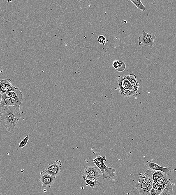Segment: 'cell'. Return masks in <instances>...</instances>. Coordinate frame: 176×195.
<instances>
[{"mask_svg": "<svg viewBox=\"0 0 176 195\" xmlns=\"http://www.w3.org/2000/svg\"><path fill=\"white\" fill-rule=\"evenodd\" d=\"M82 178L83 179V180L85 181L86 185L90 186L91 189H92V190L99 187L100 184H101L100 182L98 180L95 181H92L87 180V179H86L83 176H82Z\"/></svg>", "mask_w": 176, "mask_h": 195, "instance_id": "obj_17", "label": "cell"}, {"mask_svg": "<svg viewBox=\"0 0 176 195\" xmlns=\"http://www.w3.org/2000/svg\"><path fill=\"white\" fill-rule=\"evenodd\" d=\"M30 139V137L29 135H27L25 138L23 139L22 141L20 142L19 144V146L17 149H20L23 148L25 147L27 145L28 141Z\"/></svg>", "mask_w": 176, "mask_h": 195, "instance_id": "obj_19", "label": "cell"}, {"mask_svg": "<svg viewBox=\"0 0 176 195\" xmlns=\"http://www.w3.org/2000/svg\"><path fill=\"white\" fill-rule=\"evenodd\" d=\"M161 191L158 190L157 188L153 187L147 195H159Z\"/></svg>", "mask_w": 176, "mask_h": 195, "instance_id": "obj_22", "label": "cell"}, {"mask_svg": "<svg viewBox=\"0 0 176 195\" xmlns=\"http://www.w3.org/2000/svg\"><path fill=\"white\" fill-rule=\"evenodd\" d=\"M166 174L163 173V172L160 171H155L153 174L152 175V180H153V181H155L157 180V179L159 178V177L163 176Z\"/></svg>", "mask_w": 176, "mask_h": 195, "instance_id": "obj_20", "label": "cell"}, {"mask_svg": "<svg viewBox=\"0 0 176 195\" xmlns=\"http://www.w3.org/2000/svg\"><path fill=\"white\" fill-rule=\"evenodd\" d=\"M12 80L10 79L6 78L5 79L2 80L1 82L5 86L7 92H13L15 91L17 88L12 85L11 83Z\"/></svg>", "mask_w": 176, "mask_h": 195, "instance_id": "obj_14", "label": "cell"}, {"mask_svg": "<svg viewBox=\"0 0 176 195\" xmlns=\"http://www.w3.org/2000/svg\"><path fill=\"white\" fill-rule=\"evenodd\" d=\"M55 177L49 175L45 171L40 172L39 181L43 187L50 189L55 182Z\"/></svg>", "mask_w": 176, "mask_h": 195, "instance_id": "obj_7", "label": "cell"}, {"mask_svg": "<svg viewBox=\"0 0 176 195\" xmlns=\"http://www.w3.org/2000/svg\"><path fill=\"white\" fill-rule=\"evenodd\" d=\"M7 92V91L6 90V87L0 81V92H1V94L3 95V94H6Z\"/></svg>", "mask_w": 176, "mask_h": 195, "instance_id": "obj_26", "label": "cell"}, {"mask_svg": "<svg viewBox=\"0 0 176 195\" xmlns=\"http://www.w3.org/2000/svg\"><path fill=\"white\" fill-rule=\"evenodd\" d=\"M167 184L163 183H158L157 186L156 188H157L158 190L162 191L164 190V189H165V187H166Z\"/></svg>", "mask_w": 176, "mask_h": 195, "instance_id": "obj_25", "label": "cell"}, {"mask_svg": "<svg viewBox=\"0 0 176 195\" xmlns=\"http://www.w3.org/2000/svg\"><path fill=\"white\" fill-rule=\"evenodd\" d=\"M93 161L101 170L103 175V180L111 179L114 176L116 173V170L113 168L109 167L105 164L104 162L107 161L106 157L105 156L103 157L98 156Z\"/></svg>", "mask_w": 176, "mask_h": 195, "instance_id": "obj_3", "label": "cell"}, {"mask_svg": "<svg viewBox=\"0 0 176 195\" xmlns=\"http://www.w3.org/2000/svg\"><path fill=\"white\" fill-rule=\"evenodd\" d=\"M106 37L105 36H98V43L101 44L103 45H104L105 44H106Z\"/></svg>", "mask_w": 176, "mask_h": 195, "instance_id": "obj_23", "label": "cell"}, {"mask_svg": "<svg viewBox=\"0 0 176 195\" xmlns=\"http://www.w3.org/2000/svg\"><path fill=\"white\" fill-rule=\"evenodd\" d=\"M156 36L153 33H148L143 31V33L140 35L138 38L139 45L140 46L149 47L153 49L156 47L155 40Z\"/></svg>", "mask_w": 176, "mask_h": 195, "instance_id": "obj_4", "label": "cell"}, {"mask_svg": "<svg viewBox=\"0 0 176 195\" xmlns=\"http://www.w3.org/2000/svg\"><path fill=\"white\" fill-rule=\"evenodd\" d=\"M22 115H18L9 119L3 125L9 132H12L15 129V126L21 118Z\"/></svg>", "mask_w": 176, "mask_h": 195, "instance_id": "obj_9", "label": "cell"}, {"mask_svg": "<svg viewBox=\"0 0 176 195\" xmlns=\"http://www.w3.org/2000/svg\"><path fill=\"white\" fill-rule=\"evenodd\" d=\"M2 95L1 94V92H0V105H1V103L2 100Z\"/></svg>", "mask_w": 176, "mask_h": 195, "instance_id": "obj_27", "label": "cell"}, {"mask_svg": "<svg viewBox=\"0 0 176 195\" xmlns=\"http://www.w3.org/2000/svg\"><path fill=\"white\" fill-rule=\"evenodd\" d=\"M23 104L8 96L6 94H3L1 103V105L7 106H15L18 105H22Z\"/></svg>", "mask_w": 176, "mask_h": 195, "instance_id": "obj_11", "label": "cell"}, {"mask_svg": "<svg viewBox=\"0 0 176 195\" xmlns=\"http://www.w3.org/2000/svg\"><path fill=\"white\" fill-rule=\"evenodd\" d=\"M121 85L123 88L130 91L134 90L129 80L126 78V77H121Z\"/></svg>", "mask_w": 176, "mask_h": 195, "instance_id": "obj_15", "label": "cell"}, {"mask_svg": "<svg viewBox=\"0 0 176 195\" xmlns=\"http://www.w3.org/2000/svg\"><path fill=\"white\" fill-rule=\"evenodd\" d=\"M155 172L148 169L135 182L136 187L141 195H147L153 187L152 175Z\"/></svg>", "mask_w": 176, "mask_h": 195, "instance_id": "obj_1", "label": "cell"}, {"mask_svg": "<svg viewBox=\"0 0 176 195\" xmlns=\"http://www.w3.org/2000/svg\"><path fill=\"white\" fill-rule=\"evenodd\" d=\"M7 95L9 97L13 98L19 102L23 103L24 95L22 91L17 88L16 90L13 92H7Z\"/></svg>", "mask_w": 176, "mask_h": 195, "instance_id": "obj_12", "label": "cell"}, {"mask_svg": "<svg viewBox=\"0 0 176 195\" xmlns=\"http://www.w3.org/2000/svg\"><path fill=\"white\" fill-rule=\"evenodd\" d=\"M126 78L129 81L134 90L137 92L140 85L137 81L136 75L133 74H131L129 75H126Z\"/></svg>", "mask_w": 176, "mask_h": 195, "instance_id": "obj_13", "label": "cell"}, {"mask_svg": "<svg viewBox=\"0 0 176 195\" xmlns=\"http://www.w3.org/2000/svg\"><path fill=\"white\" fill-rule=\"evenodd\" d=\"M128 195H141L136 187L133 188L130 192L128 193Z\"/></svg>", "mask_w": 176, "mask_h": 195, "instance_id": "obj_24", "label": "cell"}, {"mask_svg": "<svg viewBox=\"0 0 176 195\" xmlns=\"http://www.w3.org/2000/svg\"><path fill=\"white\" fill-rule=\"evenodd\" d=\"M20 105L15 106L0 105V123L2 125L9 119L22 115Z\"/></svg>", "mask_w": 176, "mask_h": 195, "instance_id": "obj_2", "label": "cell"}, {"mask_svg": "<svg viewBox=\"0 0 176 195\" xmlns=\"http://www.w3.org/2000/svg\"><path fill=\"white\" fill-rule=\"evenodd\" d=\"M118 88L119 94L122 97L124 98H128L134 96L136 94L137 92L135 90L130 91L126 90L123 88L121 85V77H118Z\"/></svg>", "mask_w": 176, "mask_h": 195, "instance_id": "obj_10", "label": "cell"}, {"mask_svg": "<svg viewBox=\"0 0 176 195\" xmlns=\"http://www.w3.org/2000/svg\"><path fill=\"white\" fill-rule=\"evenodd\" d=\"M159 195H173V188L170 182L167 183L165 189Z\"/></svg>", "mask_w": 176, "mask_h": 195, "instance_id": "obj_16", "label": "cell"}, {"mask_svg": "<svg viewBox=\"0 0 176 195\" xmlns=\"http://www.w3.org/2000/svg\"><path fill=\"white\" fill-rule=\"evenodd\" d=\"M126 65L125 63L122 61H119V63L118 67L116 71L119 72H122L125 70Z\"/></svg>", "mask_w": 176, "mask_h": 195, "instance_id": "obj_21", "label": "cell"}, {"mask_svg": "<svg viewBox=\"0 0 176 195\" xmlns=\"http://www.w3.org/2000/svg\"><path fill=\"white\" fill-rule=\"evenodd\" d=\"M146 166L148 169L153 170L154 172L160 171L166 174L167 176L170 175L171 173V168L170 167H163L159 166L156 163L150 161L147 163Z\"/></svg>", "mask_w": 176, "mask_h": 195, "instance_id": "obj_8", "label": "cell"}, {"mask_svg": "<svg viewBox=\"0 0 176 195\" xmlns=\"http://www.w3.org/2000/svg\"><path fill=\"white\" fill-rule=\"evenodd\" d=\"M62 163L59 160L47 165L45 171L48 174L56 177L61 174Z\"/></svg>", "mask_w": 176, "mask_h": 195, "instance_id": "obj_6", "label": "cell"}, {"mask_svg": "<svg viewBox=\"0 0 176 195\" xmlns=\"http://www.w3.org/2000/svg\"><path fill=\"white\" fill-rule=\"evenodd\" d=\"M130 1L139 10L143 11H146V8L140 0H131Z\"/></svg>", "mask_w": 176, "mask_h": 195, "instance_id": "obj_18", "label": "cell"}, {"mask_svg": "<svg viewBox=\"0 0 176 195\" xmlns=\"http://www.w3.org/2000/svg\"><path fill=\"white\" fill-rule=\"evenodd\" d=\"M99 170V168L97 166L87 167L84 170L82 176L87 180L95 181L98 180L101 175Z\"/></svg>", "mask_w": 176, "mask_h": 195, "instance_id": "obj_5", "label": "cell"}]
</instances>
